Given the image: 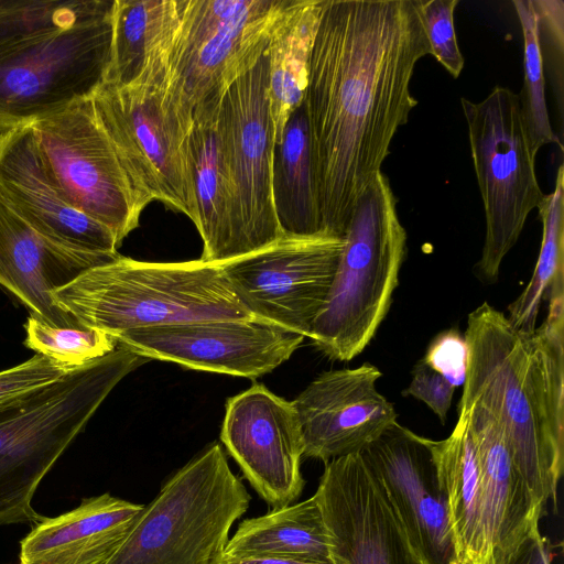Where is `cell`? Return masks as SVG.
<instances>
[{
    "instance_id": "4fadbf2b",
    "label": "cell",
    "mask_w": 564,
    "mask_h": 564,
    "mask_svg": "<svg viewBox=\"0 0 564 564\" xmlns=\"http://www.w3.org/2000/svg\"><path fill=\"white\" fill-rule=\"evenodd\" d=\"M343 238L283 235L273 243L221 264L247 310L257 318L310 337L332 288Z\"/></svg>"
},
{
    "instance_id": "5bb4252c",
    "label": "cell",
    "mask_w": 564,
    "mask_h": 564,
    "mask_svg": "<svg viewBox=\"0 0 564 564\" xmlns=\"http://www.w3.org/2000/svg\"><path fill=\"white\" fill-rule=\"evenodd\" d=\"M112 338L118 345L148 359L258 378L288 360L304 336L253 317L148 327L120 333Z\"/></svg>"
},
{
    "instance_id": "1f68e13d",
    "label": "cell",
    "mask_w": 564,
    "mask_h": 564,
    "mask_svg": "<svg viewBox=\"0 0 564 564\" xmlns=\"http://www.w3.org/2000/svg\"><path fill=\"white\" fill-rule=\"evenodd\" d=\"M95 0H0V45L67 21Z\"/></svg>"
},
{
    "instance_id": "d4e9b609",
    "label": "cell",
    "mask_w": 564,
    "mask_h": 564,
    "mask_svg": "<svg viewBox=\"0 0 564 564\" xmlns=\"http://www.w3.org/2000/svg\"><path fill=\"white\" fill-rule=\"evenodd\" d=\"M238 558L333 563L330 533L313 495L306 500L242 520L223 552Z\"/></svg>"
},
{
    "instance_id": "8992f818",
    "label": "cell",
    "mask_w": 564,
    "mask_h": 564,
    "mask_svg": "<svg viewBox=\"0 0 564 564\" xmlns=\"http://www.w3.org/2000/svg\"><path fill=\"white\" fill-rule=\"evenodd\" d=\"M326 302L308 338L328 358L349 361L389 312L406 252V231L388 176L377 172L356 200Z\"/></svg>"
},
{
    "instance_id": "7a4b0ae2",
    "label": "cell",
    "mask_w": 564,
    "mask_h": 564,
    "mask_svg": "<svg viewBox=\"0 0 564 564\" xmlns=\"http://www.w3.org/2000/svg\"><path fill=\"white\" fill-rule=\"evenodd\" d=\"M531 333L484 302L467 317L468 365L458 411L473 404L497 423L514 463L543 503L557 496L564 468V279Z\"/></svg>"
},
{
    "instance_id": "836d02e7",
    "label": "cell",
    "mask_w": 564,
    "mask_h": 564,
    "mask_svg": "<svg viewBox=\"0 0 564 564\" xmlns=\"http://www.w3.org/2000/svg\"><path fill=\"white\" fill-rule=\"evenodd\" d=\"M72 369L36 354L20 365L0 371V406L61 379Z\"/></svg>"
},
{
    "instance_id": "d590c367",
    "label": "cell",
    "mask_w": 564,
    "mask_h": 564,
    "mask_svg": "<svg viewBox=\"0 0 564 564\" xmlns=\"http://www.w3.org/2000/svg\"><path fill=\"white\" fill-rule=\"evenodd\" d=\"M455 387L442 375L419 360L412 370V379L402 395L413 397L425 403L445 423L452 404Z\"/></svg>"
},
{
    "instance_id": "e0dca14e",
    "label": "cell",
    "mask_w": 564,
    "mask_h": 564,
    "mask_svg": "<svg viewBox=\"0 0 564 564\" xmlns=\"http://www.w3.org/2000/svg\"><path fill=\"white\" fill-rule=\"evenodd\" d=\"M314 495L330 533L333 564H424L360 453L325 463Z\"/></svg>"
},
{
    "instance_id": "3957f363",
    "label": "cell",
    "mask_w": 564,
    "mask_h": 564,
    "mask_svg": "<svg viewBox=\"0 0 564 564\" xmlns=\"http://www.w3.org/2000/svg\"><path fill=\"white\" fill-rule=\"evenodd\" d=\"M53 297L80 326L111 337L163 325L254 317L223 267L200 259L147 262L120 254L87 269Z\"/></svg>"
},
{
    "instance_id": "484cf974",
    "label": "cell",
    "mask_w": 564,
    "mask_h": 564,
    "mask_svg": "<svg viewBox=\"0 0 564 564\" xmlns=\"http://www.w3.org/2000/svg\"><path fill=\"white\" fill-rule=\"evenodd\" d=\"M321 8L322 0H288L272 31L267 48L268 96L275 143L291 113L304 100Z\"/></svg>"
},
{
    "instance_id": "5b68a950",
    "label": "cell",
    "mask_w": 564,
    "mask_h": 564,
    "mask_svg": "<svg viewBox=\"0 0 564 564\" xmlns=\"http://www.w3.org/2000/svg\"><path fill=\"white\" fill-rule=\"evenodd\" d=\"M170 50L126 86L93 94L97 118L145 208L156 199L197 221L189 134L194 111L170 66Z\"/></svg>"
},
{
    "instance_id": "603a6c76",
    "label": "cell",
    "mask_w": 564,
    "mask_h": 564,
    "mask_svg": "<svg viewBox=\"0 0 564 564\" xmlns=\"http://www.w3.org/2000/svg\"><path fill=\"white\" fill-rule=\"evenodd\" d=\"M219 106L194 115L189 161L196 199L197 228L203 240L200 260L224 264L237 259L234 200Z\"/></svg>"
},
{
    "instance_id": "52a82bcc",
    "label": "cell",
    "mask_w": 564,
    "mask_h": 564,
    "mask_svg": "<svg viewBox=\"0 0 564 564\" xmlns=\"http://www.w3.org/2000/svg\"><path fill=\"white\" fill-rule=\"evenodd\" d=\"M250 500L214 443L162 485L105 564H212Z\"/></svg>"
},
{
    "instance_id": "30bf717a",
    "label": "cell",
    "mask_w": 564,
    "mask_h": 564,
    "mask_svg": "<svg viewBox=\"0 0 564 564\" xmlns=\"http://www.w3.org/2000/svg\"><path fill=\"white\" fill-rule=\"evenodd\" d=\"M288 0H180L170 66L194 115L217 107L267 52Z\"/></svg>"
},
{
    "instance_id": "f1b7e54d",
    "label": "cell",
    "mask_w": 564,
    "mask_h": 564,
    "mask_svg": "<svg viewBox=\"0 0 564 564\" xmlns=\"http://www.w3.org/2000/svg\"><path fill=\"white\" fill-rule=\"evenodd\" d=\"M542 221V241L533 274L520 293L509 304L508 319L521 332L531 333L542 301L546 300L551 286L564 279V166L556 172L555 187L545 194L538 207Z\"/></svg>"
},
{
    "instance_id": "83f0119b",
    "label": "cell",
    "mask_w": 564,
    "mask_h": 564,
    "mask_svg": "<svg viewBox=\"0 0 564 564\" xmlns=\"http://www.w3.org/2000/svg\"><path fill=\"white\" fill-rule=\"evenodd\" d=\"M272 197L283 235L313 236L323 232L304 100L291 113L281 140L274 143Z\"/></svg>"
},
{
    "instance_id": "f546056e",
    "label": "cell",
    "mask_w": 564,
    "mask_h": 564,
    "mask_svg": "<svg viewBox=\"0 0 564 564\" xmlns=\"http://www.w3.org/2000/svg\"><path fill=\"white\" fill-rule=\"evenodd\" d=\"M523 34L524 47V82L520 93L522 119L531 142L532 150H539L550 143L563 149L562 142L554 132L545 100V79L543 75V56L541 53L538 19L532 0H513Z\"/></svg>"
},
{
    "instance_id": "9a60e30c",
    "label": "cell",
    "mask_w": 564,
    "mask_h": 564,
    "mask_svg": "<svg viewBox=\"0 0 564 564\" xmlns=\"http://www.w3.org/2000/svg\"><path fill=\"white\" fill-rule=\"evenodd\" d=\"M430 441L397 421L360 455L382 486L420 560L424 564H459Z\"/></svg>"
},
{
    "instance_id": "8fae6325",
    "label": "cell",
    "mask_w": 564,
    "mask_h": 564,
    "mask_svg": "<svg viewBox=\"0 0 564 564\" xmlns=\"http://www.w3.org/2000/svg\"><path fill=\"white\" fill-rule=\"evenodd\" d=\"M47 169L68 203L107 227L119 245L144 207L102 129L91 98L31 124Z\"/></svg>"
},
{
    "instance_id": "6da1fadb",
    "label": "cell",
    "mask_w": 564,
    "mask_h": 564,
    "mask_svg": "<svg viewBox=\"0 0 564 564\" xmlns=\"http://www.w3.org/2000/svg\"><path fill=\"white\" fill-rule=\"evenodd\" d=\"M430 54L415 0H322L304 104L322 231L343 238L417 100Z\"/></svg>"
},
{
    "instance_id": "ac0fdd59",
    "label": "cell",
    "mask_w": 564,
    "mask_h": 564,
    "mask_svg": "<svg viewBox=\"0 0 564 564\" xmlns=\"http://www.w3.org/2000/svg\"><path fill=\"white\" fill-rule=\"evenodd\" d=\"M381 376L368 362L324 371L292 401L304 457L327 463L360 453L397 422L394 406L376 387Z\"/></svg>"
},
{
    "instance_id": "f35d334b",
    "label": "cell",
    "mask_w": 564,
    "mask_h": 564,
    "mask_svg": "<svg viewBox=\"0 0 564 564\" xmlns=\"http://www.w3.org/2000/svg\"><path fill=\"white\" fill-rule=\"evenodd\" d=\"M21 564V563H20Z\"/></svg>"
},
{
    "instance_id": "cb8c5ba5",
    "label": "cell",
    "mask_w": 564,
    "mask_h": 564,
    "mask_svg": "<svg viewBox=\"0 0 564 564\" xmlns=\"http://www.w3.org/2000/svg\"><path fill=\"white\" fill-rule=\"evenodd\" d=\"M440 485L446 497L459 564H489L487 517L468 412H458L448 437L430 441Z\"/></svg>"
},
{
    "instance_id": "7c38bea8",
    "label": "cell",
    "mask_w": 564,
    "mask_h": 564,
    "mask_svg": "<svg viewBox=\"0 0 564 564\" xmlns=\"http://www.w3.org/2000/svg\"><path fill=\"white\" fill-rule=\"evenodd\" d=\"M267 52L225 93L219 122L231 184L237 259L283 236L272 197L275 130L268 96Z\"/></svg>"
},
{
    "instance_id": "4dcf8cb0",
    "label": "cell",
    "mask_w": 564,
    "mask_h": 564,
    "mask_svg": "<svg viewBox=\"0 0 564 564\" xmlns=\"http://www.w3.org/2000/svg\"><path fill=\"white\" fill-rule=\"evenodd\" d=\"M24 345L36 354L75 368L113 351L118 344L108 334L86 327H57L30 314Z\"/></svg>"
},
{
    "instance_id": "ffe728a7",
    "label": "cell",
    "mask_w": 564,
    "mask_h": 564,
    "mask_svg": "<svg viewBox=\"0 0 564 564\" xmlns=\"http://www.w3.org/2000/svg\"><path fill=\"white\" fill-rule=\"evenodd\" d=\"M118 256L65 249L36 231L0 199V285L31 315L57 327H83L55 302L53 292Z\"/></svg>"
},
{
    "instance_id": "44dd1931",
    "label": "cell",
    "mask_w": 564,
    "mask_h": 564,
    "mask_svg": "<svg viewBox=\"0 0 564 564\" xmlns=\"http://www.w3.org/2000/svg\"><path fill=\"white\" fill-rule=\"evenodd\" d=\"M476 447L486 506L489 564H507L527 538L539 529L543 505L520 474L507 440L480 406L467 410Z\"/></svg>"
},
{
    "instance_id": "e575fe53",
    "label": "cell",
    "mask_w": 564,
    "mask_h": 564,
    "mask_svg": "<svg viewBox=\"0 0 564 564\" xmlns=\"http://www.w3.org/2000/svg\"><path fill=\"white\" fill-rule=\"evenodd\" d=\"M422 359L455 388L464 384L468 365V347L465 337L457 330L447 329L440 333L431 341Z\"/></svg>"
},
{
    "instance_id": "ba28073f",
    "label": "cell",
    "mask_w": 564,
    "mask_h": 564,
    "mask_svg": "<svg viewBox=\"0 0 564 564\" xmlns=\"http://www.w3.org/2000/svg\"><path fill=\"white\" fill-rule=\"evenodd\" d=\"M113 0L0 45V133L88 99L105 83Z\"/></svg>"
},
{
    "instance_id": "2e32d148",
    "label": "cell",
    "mask_w": 564,
    "mask_h": 564,
    "mask_svg": "<svg viewBox=\"0 0 564 564\" xmlns=\"http://www.w3.org/2000/svg\"><path fill=\"white\" fill-rule=\"evenodd\" d=\"M220 440L269 506L284 507L301 496L304 443L292 401L251 386L227 400Z\"/></svg>"
},
{
    "instance_id": "277c9868",
    "label": "cell",
    "mask_w": 564,
    "mask_h": 564,
    "mask_svg": "<svg viewBox=\"0 0 564 564\" xmlns=\"http://www.w3.org/2000/svg\"><path fill=\"white\" fill-rule=\"evenodd\" d=\"M149 361L122 346L0 406V525L42 520L32 499L113 388Z\"/></svg>"
},
{
    "instance_id": "9c48e42d",
    "label": "cell",
    "mask_w": 564,
    "mask_h": 564,
    "mask_svg": "<svg viewBox=\"0 0 564 564\" xmlns=\"http://www.w3.org/2000/svg\"><path fill=\"white\" fill-rule=\"evenodd\" d=\"M460 104L486 221L477 271L494 282L529 214L538 209L545 194L538 182L536 154L522 119L519 96L496 86L482 100L474 102L462 97Z\"/></svg>"
},
{
    "instance_id": "d6a6232c",
    "label": "cell",
    "mask_w": 564,
    "mask_h": 564,
    "mask_svg": "<svg viewBox=\"0 0 564 564\" xmlns=\"http://www.w3.org/2000/svg\"><path fill=\"white\" fill-rule=\"evenodd\" d=\"M430 54L454 77L464 68L454 29V11L459 0H415Z\"/></svg>"
},
{
    "instance_id": "7402d4cb",
    "label": "cell",
    "mask_w": 564,
    "mask_h": 564,
    "mask_svg": "<svg viewBox=\"0 0 564 564\" xmlns=\"http://www.w3.org/2000/svg\"><path fill=\"white\" fill-rule=\"evenodd\" d=\"M144 505L106 492L61 516L42 518L21 541V564H105Z\"/></svg>"
},
{
    "instance_id": "4316f807",
    "label": "cell",
    "mask_w": 564,
    "mask_h": 564,
    "mask_svg": "<svg viewBox=\"0 0 564 564\" xmlns=\"http://www.w3.org/2000/svg\"><path fill=\"white\" fill-rule=\"evenodd\" d=\"M180 21V0H113L105 83H133L151 59L169 50Z\"/></svg>"
},
{
    "instance_id": "8d00e7d4",
    "label": "cell",
    "mask_w": 564,
    "mask_h": 564,
    "mask_svg": "<svg viewBox=\"0 0 564 564\" xmlns=\"http://www.w3.org/2000/svg\"><path fill=\"white\" fill-rule=\"evenodd\" d=\"M553 544L539 529L520 545L507 564H552Z\"/></svg>"
},
{
    "instance_id": "74e56055",
    "label": "cell",
    "mask_w": 564,
    "mask_h": 564,
    "mask_svg": "<svg viewBox=\"0 0 564 564\" xmlns=\"http://www.w3.org/2000/svg\"><path fill=\"white\" fill-rule=\"evenodd\" d=\"M212 564H333V563H303L278 558H238L221 554Z\"/></svg>"
},
{
    "instance_id": "d6986e66",
    "label": "cell",
    "mask_w": 564,
    "mask_h": 564,
    "mask_svg": "<svg viewBox=\"0 0 564 564\" xmlns=\"http://www.w3.org/2000/svg\"><path fill=\"white\" fill-rule=\"evenodd\" d=\"M0 199L65 249L119 254L120 245L113 234L65 198L47 169L31 124L0 133Z\"/></svg>"
}]
</instances>
